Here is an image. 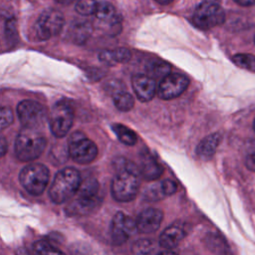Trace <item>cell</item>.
<instances>
[{"label":"cell","mask_w":255,"mask_h":255,"mask_svg":"<svg viewBox=\"0 0 255 255\" xmlns=\"http://www.w3.org/2000/svg\"><path fill=\"white\" fill-rule=\"evenodd\" d=\"M159 184H160L162 192H163V194L165 196L173 194L176 191V189H177L176 183L174 181L170 180V179H164Z\"/></svg>","instance_id":"4dcf8cb0"},{"label":"cell","mask_w":255,"mask_h":255,"mask_svg":"<svg viewBox=\"0 0 255 255\" xmlns=\"http://www.w3.org/2000/svg\"><path fill=\"white\" fill-rule=\"evenodd\" d=\"M163 214L159 209L156 208H146L141 211L136 220V229L141 233H151L158 229Z\"/></svg>","instance_id":"5bb4252c"},{"label":"cell","mask_w":255,"mask_h":255,"mask_svg":"<svg viewBox=\"0 0 255 255\" xmlns=\"http://www.w3.org/2000/svg\"><path fill=\"white\" fill-rule=\"evenodd\" d=\"M57 3L62 4V5H69L71 3H73L75 0H55Z\"/></svg>","instance_id":"8d00e7d4"},{"label":"cell","mask_w":255,"mask_h":255,"mask_svg":"<svg viewBox=\"0 0 255 255\" xmlns=\"http://www.w3.org/2000/svg\"><path fill=\"white\" fill-rule=\"evenodd\" d=\"M206 242L208 247L217 254H225L227 251V245L224 242V240L222 238H220L219 236L215 235V234H210L207 238H206Z\"/></svg>","instance_id":"d4e9b609"},{"label":"cell","mask_w":255,"mask_h":255,"mask_svg":"<svg viewBox=\"0 0 255 255\" xmlns=\"http://www.w3.org/2000/svg\"><path fill=\"white\" fill-rule=\"evenodd\" d=\"M6 146H7V143H6L5 137H4V136H2V138H1V154H2V156L5 154Z\"/></svg>","instance_id":"e575fe53"},{"label":"cell","mask_w":255,"mask_h":255,"mask_svg":"<svg viewBox=\"0 0 255 255\" xmlns=\"http://www.w3.org/2000/svg\"><path fill=\"white\" fill-rule=\"evenodd\" d=\"M136 229L135 221L123 212H118L112 221L111 237L115 245L125 243Z\"/></svg>","instance_id":"7c38bea8"},{"label":"cell","mask_w":255,"mask_h":255,"mask_svg":"<svg viewBox=\"0 0 255 255\" xmlns=\"http://www.w3.org/2000/svg\"><path fill=\"white\" fill-rule=\"evenodd\" d=\"M158 255H177V254L174 253V252H172V251H163V252L159 253Z\"/></svg>","instance_id":"f35d334b"},{"label":"cell","mask_w":255,"mask_h":255,"mask_svg":"<svg viewBox=\"0 0 255 255\" xmlns=\"http://www.w3.org/2000/svg\"><path fill=\"white\" fill-rule=\"evenodd\" d=\"M235 65L238 67L255 72V56L252 54H236L232 58Z\"/></svg>","instance_id":"cb8c5ba5"},{"label":"cell","mask_w":255,"mask_h":255,"mask_svg":"<svg viewBox=\"0 0 255 255\" xmlns=\"http://www.w3.org/2000/svg\"><path fill=\"white\" fill-rule=\"evenodd\" d=\"M112 128L120 141L127 145H133L136 142V134L128 127L122 124H115L112 126Z\"/></svg>","instance_id":"44dd1931"},{"label":"cell","mask_w":255,"mask_h":255,"mask_svg":"<svg viewBox=\"0 0 255 255\" xmlns=\"http://www.w3.org/2000/svg\"><path fill=\"white\" fill-rule=\"evenodd\" d=\"M33 251L35 255H65L61 250L43 240L34 243Z\"/></svg>","instance_id":"603a6c76"},{"label":"cell","mask_w":255,"mask_h":255,"mask_svg":"<svg viewBox=\"0 0 255 255\" xmlns=\"http://www.w3.org/2000/svg\"><path fill=\"white\" fill-rule=\"evenodd\" d=\"M64 16L56 9L45 10L32 27V39L46 41L57 36L63 29Z\"/></svg>","instance_id":"8992f818"},{"label":"cell","mask_w":255,"mask_h":255,"mask_svg":"<svg viewBox=\"0 0 255 255\" xmlns=\"http://www.w3.org/2000/svg\"><path fill=\"white\" fill-rule=\"evenodd\" d=\"M241 6H252L255 5V0H233Z\"/></svg>","instance_id":"836d02e7"},{"label":"cell","mask_w":255,"mask_h":255,"mask_svg":"<svg viewBox=\"0 0 255 255\" xmlns=\"http://www.w3.org/2000/svg\"><path fill=\"white\" fill-rule=\"evenodd\" d=\"M254 42H255V38H254Z\"/></svg>","instance_id":"60d3db41"},{"label":"cell","mask_w":255,"mask_h":255,"mask_svg":"<svg viewBox=\"0 0 255 255\" xmlns=\"http://www.w3.org/2000/svg\"><path fill=\"white\" fill-rule=\"evenodd\" d=\"M17 115L20 123L24 128L40 129L48 118L46 108L38 102L32 100H24L17 107Z\"/></svg>","instance_id":"30bf717a"},{"label":"cell","mask_w":255,"mask_h":255,"mask_svg":"<svg viewBox=\"0 0 255 255\" xmlns=\"http://www.w3.org/2000/svg\"><path fill=\"white\" fill-rule=\"evenodd\" d=\"M184 237V230L179 225L172 224L167 227L159 236V245L166 249H171L178 245Z\"/></svg>","instance_id":"ac0fdd59"},{"label":"cell","mask_w":255,"mask_h":255,"mask_svg":"<svg viewBox=\"0 0 255 255\" xmlns=\"http://www.w3.org/2000/svg\"><path fill=\"white\" fill-rule=\"evenodd\" d=\"M139 183V175L136 166L130 161L122 160L121 164H119L117 174L112 181V195L117 201H130L135 197Z\"/></svg>","instance_id":"6da1fadb"},{"label":"cell","mask_w":255,"mask_h":255,"mask_svg":"<svg viewBox=\"0 0 255 255\" xmlns=\"http://www.w3.org/2000/svg\"><path fill=\"white\" fill-rule=\"evenodd\" d=\"M155 2H157L158 4H161V5H168L170 4L173 0H154Z\"/></svg>","instance_id":"74e56055"},{"label":"cell","mask_w":255,"mask_h":255,"mask_svg":"<svg viewBox=\"0 0 255 255\" xmlns=\"http://www.w3.org/2000/svg\"><path fill=\"white\" fill-rule=\"evenodd\" d=\"M19 179L30 194L40 195L48 185L49 169L44 164L32 163L21 170Z\"/></svg>","instance_id":"52a82bcc"},{"label":"cell","mask_w":255,"mask_h":255,"mask_svg":"<svg viewBox=\"0 0 255 255\" xmlns=\"http://www.w3.org/2000/svg\"><path fill=\"white\" fill-rule=\"evenodd\" d=\"M225 20V13L220 0H204L192 15V24L200 30H209L221 25Z\"/></svg>","instance_id":"5b68a950"},{"label":"cell","mask_w":255,"mask_h":255,"mask_svg":"<svg viewBox=\"0 0 255 255\" xmlns=\"http://www.w3.org/2000/svg\"><path fill=\"white\" fill-rule=\"evenodd\" d=\"M68 152L76 162L87 164L96 158L98 147L94 141L85 135L84 132L77 130L70 136Z\"/></svg>","instance_id":"ba28073f"},{"label":"cell","mask_w":255,"mask_h":255,"mask_svg":"<svg viewBox=\"0 0 255 255\" xmlns=\"http://www.w3.org/2000/svg\"><path fill=\"white\" fill-rule=\"evenodd\" d=\"M153 249V242L148 239H139L132 246V252L135 255H149Z\"/></svg>","instance_id":"4316f807"},{"label":"cell","mask_w":255,"mask_h":255,"mask_svg":"<svg viewBox=\"0 0 255 255\" xmlns=\"http://www.w3.org/2000/svg\"><path fill=\"white\" fill-rule=\"evenodd\" d=\"M245 164L249 170L255 171V147L247 154Z\"/></svg>","instance_id":"d6a6232c"},{"label":"cell","mask_w":255,"mask_h":255,"mask_svg":"<svg viewBox=\"0 0 255 255\" xmlns=\"http://www.w3.org/2000/svg\"><path fill=\"white\" fill-rule=\"evenodd\" d=\"M47 145L45 135L37 128H23L15 139V154L21 161L38 158Z\"/></svg>","instance_id":"7a4b0ae2"},{"label":"cell","mask_w":255,"mask_h":255,"mask_svg":"<svg viewBox=\"0 0 255 255\" xmlns=\"http://www.w3.org/2000/svg\"><path fill=\"white\" fill-rule=\"evenodd\" d=\"M163 172L161 164L150 154L143 153L140 156L139 173L145 180H155Z\"/></svg>","instance_id":"9a60e30c"},{"label":"cell","mask_w":255,"mask_h":255,"mask_svg":"<svg viewBox=\"0 0 255 255\" xmlns=\"http://www.w3.org/2000/svg\"><path fill=\"white\" fill-rule=\"evenodd\" d=\"M254 129H255V121H254Z\"/></svg>","instance_id":"ab89813d"},{"label":"cell","mask_w":255,"mask_h":255,"mask_svg":"<svg viewBox=\"0 0 255 255\" xmlns=\"http://www.w3.org/2000/svg\"><path fill=\"white\" fill-rule=\"evenodd\" d=\"M16 255H31L25 248H19L16 251Z\"/></svg>","instance_id":"d590c367"},{"label":"cell","mask_w":255,"mask_h":255,"mask_svg":"<svg viewBox=\"0 0 255 255\" xmlns=\"http://www.w3.org/2000/svg\"><path fill=\"white\" fill-rule=\"evenodd\" d=\"M14 121V115L9 107H3L1 109V129L9 127Z\"/></svg>","instance_id":"f1b7e54d"},{"label":"cell","mask_w":255,"mask_h":255,"mask_svg":"<svg viewBox=\"0 0 255 255\" xmlns=\"http://www.w3.org/2000/svg\"><path fill=\"white\" fill-rule=\"evenodd\" d=\"M170 65L164 61L156 60L150 62L146 66V72L149 77L154 80H162L164 77L170 74Z\"/></svg>","instance_id":"ffe728a7"},{"label":"cell","mask_w":255,"mask_h":255,"mask_svg":"<svg viewBox=\"0 0 255 255\" xmlns=\"http://www.w3.org/2000/svg\"><path fill=\"white\" fill-rule=\"evenodd\" d=\"M81 176L77 169L66 167L60 170L49 190L50 198L55 203H63L75 196L81 185Z\"/></svg>","instance_id":"277c9868"},{"label":"cell","mask_w":255,"mask_h":255,"mask_svg":"<svg viewBox=\"0 0 255 255\" xmlns=\"http://www.w3.org/2000/svg\"><path fill=\"white\" fill-rule=\"evenodd\" d=\"M189 79L179 73H170L164 77L158 86L157 94L162 100H171L179 97L188 87Z\"/></svg>","instance_id":"8fae6325"},{"label":"cell","mask_w":255,"mask_h":255,"mask_svg":"<svg viewBox=\"0 0 255 255\" xmlns=\"http://www.w3.org/2000/svg\"><path fill=\"white\" fill-rule=\"evenodd\" d=\"M145 195H146V198L148 200H158V199H161V198L165 197V195L163 194L162 189L160 187V184L147 188L146 192H145Z\"/></svg>","instance_id":"f546056e"},{"label":"cell","mask_w":255,"mask_h":255,"mask_svg":"<svg viewBox=\"0 0 255 255\" xmlns=\"http://www.w3.org/2000/svg\"><path fill=\"white\" fill-rule=\"evenodd\" d=\"M5 36H6L7 42L16 43L18 38V33H17V23L15 19H9L6 21Z\"/></svg>","instance_id":"83f0119b"},{"label":"cell","mask_w":255,"mask_h":255,"mask_svg":"<svg viewBox=\"0 0 255 255\" xmlns=\"http://www.w3.org/2000/svg\"><path fill=\"white\" fill-rule=\"evenodd\" d=\"M131 58V52L124 47L114 50H104L99 54V59L102 63L108 66H114L119 63H127Z\"/></svg>","instance_id":"e0dca14e"},{"label":"cell","mask_w":255,"mask_h":255,"mask_svg":"<svg viewBox=\"0 0 255 255\" xmlns=\"http://www.w3.org/2000/svg\"><path fill=\"white\" fill-rule=\"evenodd\" d=\"M220 141H221V134L219 132H214L205 136L197 144L196 154L202 159L211 158L215 153Z\"/></svg>","instance_id":"2e32d148"},{"label":"cell","mask_w":255,"mask_h":255,"mask_svg":"<svg viewBox=\"0 0 255 255\" xmlns=\"http://www.w3.org/2000/svg\"><path fill=\"white\" fill-rule=\"evenodd\" d=\"M99 183L97 179L90 177L85 179L75 194L73 200L68 204L66 208L67 214L70 216L89 214L96 209L100 203L98 197Z\"/></svg>","instance_id":"3957f363"},{"label":"cell","mask_w":255,"mask_h":255,"mask_svg":"<svg viewBox=\"0 0 255 255\" xmlns=\"http://www.w3.org/2000/svg\"><path fill=\"white\" fill-rule=\"evenodd\" d=\"M107 91L111 92V94L113 95V97H115L116 95H118L119 93L124 92V85L122 82L120 81H111L107 84Z\"/></svg>","instance_id":"1f68e13d"},{"label":"cell","mask_w":255,"mask_h":255,"mask_svg":"<svg viewBox=\"0 0 255 255\" xmlns=\"http://www.w3.org/2000/svg\"><path fill=\"white\" fill-rule=\"evenodd\" d=\"M98 3L95 0H79L76 4V11L83 16H90L97 11Z\"/></svg>","instance_id":"484cf974"},{"label":"cell","mask_w":255,"mask_h":255,"mask_svg":"<svg viewBox=\"0 0 255 255\" xmlns=\"http://www.w3.org/2000/svg\"><path fill=\"white\" fill-rule=\"evenodd\" d=\"M131 86L136 98L141 102L150 101L156 92L155 80L144 74H137L131 79Z\"/></svg>","instance_id":"4fadbf2b"},{"label":"cell","mask_w":255,"mask_h":255,"mask_svg":"<svg viewBox=\"0 0 255 255\" xmlns=\"http://www.w3.org/2000/svg\"><path fill=\"white\" fill-rule=\"evenodd\" d=\"M74 122V111L71 105L60 101L52 108L48 123L52 133L56 137H64L71 129Z\"/></svg>","instance_id":"9c48e42d"},{"label":"cell","mask_w":255,"mask_h":255,"mask_svg":"<svg viewBox=\"0 0 255 255\" xmlns=\"http://www.w3.org/2000/svg\"><path fill=\"white\" fill-rule=\"evenodd\" d=\"M92 31L93 27L89 22L76 21L71 24L68 30V36L70 37L72 42L78 45H82L88 40V38L92 34Z\"/></svg>","instance_id":"d6986e66"},{"label":"cell","mask_w":255,"mask_h":255,"mask_svg":"<svg viewBox=\"0 0 255 255\" xmlns=\"http://www.w3.org/2000/svg\"><path fill=\"white\" fill-rule=\"evenodd\" d=\"M114 104L119 111L128 112L133 108L134 100L130 94L122 92L114 97Z\"/></svg>","instance_id":"7402d4cb"}]
</instances>
